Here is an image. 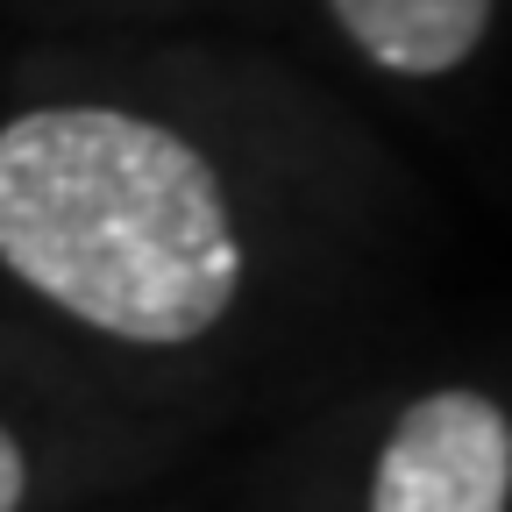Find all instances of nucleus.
Listing matches in <instances>:
<instances>
[{
  "mask_svg": "<svg viewBox=\"0 0 512 512\" xmlns=\"http://www.w3.org/2000/svg\"><path fill=\"white\" fill-rule=\"evenodd\" d=\"M0 264L121 342H200L242 292L214 164L121 107H36L0 128Z\"/></svg>",
  "mask_w": 512,
  "mask_h": 512,
  "instance_id": "1",
  "label": "nucleus"
},
{
  "mask_svg": "<svg viewBox=\"0 0 512 512\" xmlns=\"http://www.w3.org/2000/svg\"><path fill=\"white\" fill-rule=\"evenodd\" d=\"M512 420L484 392L413 399L370 477V512H505Z\"/></svg>",
  "mask_w": 512,
  "mask_h": 512,
  "instance_id": "2",
  "label": "nucleus"
},
{
  "mask_svg": "<svg viewBox=\"0 0 512 512\" xmlns=\"http://www.w3.org/2000/svg\"><path fill=\"white\" fill-rule=\"evenodd\" d=\"M342 36L399 79H441L484 43L491 0H328Z\"/></svg>",
  "mask_w": 512,
  "mask_h": 512,
  "instance_id": "3",
  "label": "nucleus"
},
{
  "mask_svg": "<svg viewBox=\"0 0 512 512\" xmlns=\"http://www.w3.org/2000/svg\"><path fill=\"white\" fill-rule=\"evenodd\" d=\"M22 491H29V463H22L15 434L0 427V512H15V505H22Z\"/></svg>",
  "mask_w": 512,
  "mask_h": 512,
  "instance_id": "4",
  "label": "nucleus"
}]
</instances>
